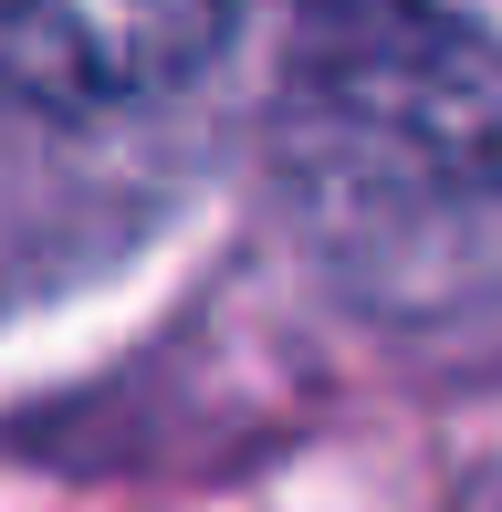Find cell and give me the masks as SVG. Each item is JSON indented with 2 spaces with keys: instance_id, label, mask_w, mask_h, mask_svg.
I'll list each match as a JSON object with an SVG mask.
<instances>
[{
  "instance_id": "6da1fadb",
  "label": "cell",
  "mask_w": 502,
  "mask_h": 512,
  "mask_svg": "<svg viewBox=\"0 0 502 512\" xmlns=\"http://www.w3.org/2000/svg\"><path fill=\"white\" fill-rule=\"evenodd\" d=\"M272 168L314 262L387 324L502 314V53L429 0H304Z\"/></svg>"
},
{
  "instance_id": "7a4b0ae2",
  "label": "cell",
  "mask_w": 502,
  "mask_h": 512,
  "mask_svg": "<svg viewBox=\"0 0 502 512\" xmlns=\"http://www.w3.org/2000/svg\"><path fill=\"white\" fill-rule=\"evenodd\" d=\"M241 0H0V105L105 115L189 84Z\"/></svg>"
}]
</instances>
